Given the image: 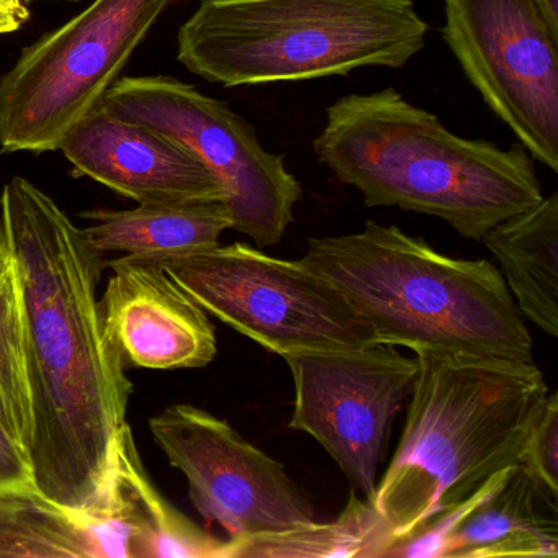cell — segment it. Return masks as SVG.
<instances>
[{
	"label": "cell",
	"mask_w": 558,
	"mask_h": 558,
	"mask_svg": "<svg viewBox=\"0 0 558 558\" xmlns=\"http://www.w3.org/2000/svg\"><path fill=\"white\" fill-rule=\"evenodd\" d=\"M482 243L501 267L519 312L550 338L558 336V195L495 225Z\"/></svg>",
	"instance_id": "2e32d148"
},
{
	"label": "cell",
	"mask_w": 558,
	"mask_h": 558,
	"mask_svg": "<svg viewBox=\"0 0 558 558\" xmlns=\"http://www.w3.org/2000/svg\"><path fill=\"white\" fill-rule=\"evenodd\" d=\"M0 558H93L83 511L27 492H0Z\"/></svg>",
	"instance_id": "d6986e66"
},
{
	"label": "cell",
	"mask_w": 558,
	"mask_h": 558,
	"mask_svg": "<svg viewBox=\"0 0 558 558\" xmlns=\"http://www.w3.org/2000/svg\"><path fill=\"white\" fill-rule=\"evenodd\" d=\"M158 264L205 312L282 357L378 344L341 290L300 259L234 243Z\"/></svg>",
	"instance_id": "52a82bcc"
},
{
	"label": "cell",
	"mask_w": 558,
	"mask_h": 558,
	"mask_svg": "<svg viewBox=\"0 0 558 558\" xmlns=\"http://www.w3.org/2000/svg\"><path fill=\"white\" fill-rule=\"evenodd\" d=\"M22 2H25V4H31V2H35V0H22Z\"/></svg>",
	"instance_id": "d4e9b609"
},
{
	"label": "cell",
	"mask_w": 558,
	"mask_h": 558,
	"mask_svg": "<svg viewBox=\"0 0 558 558\" xmlns=\"http://www.w3.org/2000/svg\"><path fill=\"white\" fill-rule=\"evenodd\" d=\"M172 0H94L0 80V149L48 153L102 102Z\"/></svg>",
	"instance_id": "8992f818"
},
{
	"label": "cell",
	"mask_w": 558,
	"mask_h": 558,
	"mask_svg": "<svg viewBox=\"0 0 558 558\" xmlns=\"http://www.w3.org/2000/svg\"><path fill=\"white\" fill-rule=\"evenodd\" d=\"M60 151L81 175L136 204L225 202L220 182L194 153L104 102L71 130Z\"/></svg>",
	"instance_id": "5bb4252c"
},
{
	"label": "cell",
	"mask_w": 558,
	"mask_h": 558,
	"mask_svg": "<svg viewBox=\"0 0 558 558\" xmlns=\"http://www.w3.org/2000/svg\"><path fill=\"white\" fill-rule=\"evenodd\" d=\"M84 228L100 253H123L135 259L166 260L187 256L220 244L233 228L223 201L189 204H138L132 210H90Z\"/></svg>",
	"instance_id": "9a60e30c"
},
{
	"label": "cell",
	"mask_w": 558,
	"mask_h": 558,
	"mask_svg": "<svg viewBox=\"0 0 558 558\" xmlns=\"http://www.w3.org/2000/svg\"><path fill=\"white\" fill-rule=\"evenodd\" d=\"M149 427L169 463L184 473L198 514L225 529L228 538L316 521L315 509L286 466L227 421L192 404H172Z\"/></svg>",
	"instance_id": "8fae6325"
},
{
	"label": "cell",
	"mask_w": 558,
	"mask_h": 558,
	"mask_svg": "<svg viewBox=\"0 0 558 558\" xmlns=\"http://www.w3.org/2000/svg\"><path fill=\"white\" fill-rule=\"evenodd\" d=\"M313 149L367 207L440 218L466 240L544 197L524 146L457 136L393 87L336 100Z\"/></svg>",
	"instance_id": "7a4b0ae2"
},
{
	"label": "cell",
	"mask_w": 558,
	"mask_h": 558,
	"mask_svg": "<svg viewBox=\"0 0 558 558\" xmlns=\"http://www.w3.org/2000/svg\"><path fill=\"white\" fill-rule=\"evenodd\" d=\"M558 395L550 391L522 442L518 463L535 483L558 498Z\"/></svg>",
	"instance_id": "44dd1931"
},
{
	"label": "cell",
	"mask_w": 558,
	"mask_h": 558,
	"mask_svg": "<svg viewBox=\"0 0 558 558\" xmlns=\"http://www.w3.org/2000/svg\"><path fill=\"white\" fill-rule=\"evenodd\" d=\"M0 244L21 289L34 488L84 511L109 478L133 393L97 299L107 263L86 231L21 175L0 195Z\"/></svg>",
	"instance_id": "6da1fadb"
},
{
	"label": "cell",
	"mask_w": 558,
	"mask_h": 558,
	"mask_svg": "<svg viewBox=\"0 0 558 558\" xmlns=\"http://www.w3.org/2000/svg\"><path fill=\"white\" fill-rule=\"evenodd\" d=\"M70 2H74V0H70Z\"/></svg>",
	"instance_id": "484cf974"
},
{
	"label": "cell",
	"mask_w": 558,
	"mask_h": 558,
	"mask_svg": "<svg viewBox=\"0 0 558 558\" xmlns=\"http://www.w3.org/2000/svg\"><path fill=\"white\" fill-rule=\"evenodd\" d=\"M27 489H35L27 452L0 423V492Z\"/></svg>",
	"instance_id": "7402d4cb"
},
{
	"label": "cell",
	"mask_w": 558,
	"mask_h": 558,
	"mask_svg": "<svg viewBox=\"0 0 558 558\" xmlns=\"http://www.w3.org/2000/svg\"><path fill=\"white\" fill-rule=\"evenodd\" d=\"M551 34L558 37V0H532Z\"/></svg>",
	"instance_id": "cb8c5ba5"
},
{
	"label": "cell",
	"mask_w": 558,
	"mask_h": 558,
	"mask_svg": "<svg viewBox=\"0 0 558 558\" xmlns=\"http://www.w3.org/2000/svg\"><path fill=\"white\" fill-rule=\"evenodd\" d=\"M100 299L107 335L126 367L201 368L217 355L208 313L156 260L117 257Z\"/></svg>",
	"instance_id": "4fadbf2b"
},
{
	"label": "cell",
	"mask_w": 558,
	"mask_h": 558,
	"mask_svg": "<svg viewBox=\"0 0 558 558\" xmlns=\"http://www.w3.org/2000/svg\"><path fill=\"white\" fill-rule=\"evenodd\" d=\"M0 423L27 452L32 437L31 395L25 374L24 313L17 274L0 244Z\"/></svg>",
	"instance_id": "ffe728a7"
},
{
	"label": "cell",
	"mask_w": 558,
	"mask_h": 558,
	"mask_svg": "<svg viewBox=\"0 0 558 558\" xmlns=\"http://www.w3.org/2000/svg\"><path fill=\"white\" fill-rule=\"evenodd\" d=\"M427 34L414 0H202L179 28L178 60L223 87L303 83L401 70Z\"/></svg>",
	"instance_id": "5b68a950"
},
{
	"label": "cell",
	"mask_w": 558,
	"mask_h": 558,
	"mask_svg": "<svg viewBox=\"0 0 558 558\" xmlns=\"http://www.w3.org/2000/svg\"><path fill=\"white\" fill-rule=\"evenodd\" d=\"M440 35L534 162L558 171V37L532 0H442Z\"/></svg>",
	"instance_id": "9c48e42d"
},
{
	"label": "cell",
	"mask_w": 558,
	"mask_h": 558,
	"mask_svg": "<svg viewBox=\"0 0 558 558\" xmlns=\"http://www.w3.org/2000/svg\"><path fill=\"white\" fill-rule=\"evenodd\" d=\"M303 264L341 290L378 344L534 362V341L501 272L444 256L393 225L312 238Z\"/></svg>",
	"instance_id": "277c9868"
},
{
	"label": "cell",
	"mask_w": 558,
	"mask_h": 558,
	"mask_svg": "<svg viewBox=\"0 0 558 558\" xmlns=\"http://www.w3.org/2000/svg\"><path fill=\"white\" fill-rule=\"evenodd\" d=\"M107 480L116 486L135 522L138 558H227L228 538L198 527L153 485L129 423L120 430Z\"/></svg>",
	"instance_id": "e0dca14e"
},
{
	"label": "cell",
	"mask_w": 558,
	"mask_h": 558,
	"mask_svg": "<svg viewBox=\"0 0 558 558\" xmlns=\"http://www.w3.org/2000/svg\"><path fill=\"white\" fill-rule=\"evenodd\" d=\"M557 505V496L514 463L395 545L388 557L555 558Z\"/></svg>",
	"instance_id": "7c38bea8"
},
{
	"label": "cell",
	"mask_w": 558,
	"mask_h": 558,
	"mask_svg": "<svg viewBox=\"0 0 558 558\" xmlns=\"http://www.w3.org/2000/svg\"><path fill=\"white\" fill-rule=\"evenodd\" d=\"M102 102L116 116L194 153L223 187L233 230L259 247L286 236L302 201V184L227 102L168 76L120 77Z\"/></svg>",
	"instance_id": "ba28073f"
},
{
	"label": "cell",
	"mask_w": 558,
	"mask_h": 558,
	"mask_svg": "<svg viewBox=\"0 0 558 558\" xmlns=\"http://www.w3.org/2000/svg\"><path fill=\"white\" fill-rule=\"evenodd\" d=\"M414 354L420 372L403 434L368 499L393 537L391 548L518 463L550 393L534 362Z\"/></svg>",
	"instance_id": "3957f363"
},
{
	"label": "cell",
	"mask_w": 558,
	"mask_h": 558,
	"mask_svg": "<svg viewBox=\"0 0 558 558\" xmlns=\"http://www.w3.org/2000/svg\"><path fill=\"white\" fill-rule=\"evenodd\" d=\"M28 19L31 12L22 0H0V35L21 31Z\"/></svg>",
	"instance_id": "603a6c76"
},
{
	"label": "cell",
	"mask_w": 558,
	"mask_h": 558,
	"mask_svg": "<svg viewBox=\"0 0 558 558\" xmlns=\"http://www.w3.org/2000/svg\"><path fill=\"white\" fill-rule=\"evenodd\" d=\"M283 361L295 393L289 426L318 440L371 499L391 424L416 384L417 357L401 354L395 345L371 344L302 352Z\"/></svg>",
	"instance_id": "30bf717a"
},
{
	"label": "cell",
	"mask_w": 558,
	"mask_h": 558,
	"mask_svg": "<svg viewBox=\"0 0 558 558\" xmlns=\"http://www.w3.org/2000/svg\"><path fill=\"white\" fill-rule=\"evenodd\" d=\"M393 537L368 499L352 493L332 522H305L274 534L228 538L227 558L387 557Z\"/></svg>",
	"instance_id": "ac0fdd59"
}]
</instances>
